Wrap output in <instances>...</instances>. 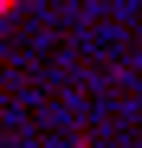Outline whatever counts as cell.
Wrapping results in <instances>:
<instances>
[{
    "mask_svg": "<svg viewBox=\"0 0 142 148\" xmlns=\"http://www.w3.org/2000/svg\"><path fill=\"white\" fill-rule=\"evenodd\" d=\"M0 7H7V0H0Z\"/></svg>",
    "mask_w": 142,
    "mask_h": 148,
    "instance_id": "obj_1",
    "label": "cell"
}]
</instances>
